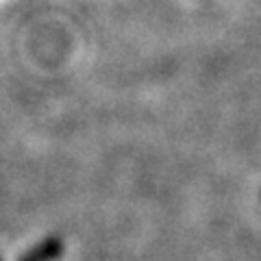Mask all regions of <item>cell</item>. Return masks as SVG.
I'll use <instances>...</instances> for the list:
<instances>
[{"mask_svg": "<svg viewBox=\"0 0 261 261\" xmlns=\"http://www.w3.org/2000/svg\"><path fill=\"white\" fill-rule=\"evenodd\" d=\"M63 255V242L59 238H48L42 244L24 252L20 261H57Z\"/></svg>", "mask_w": 261, "mask_h": 261, "instance_id": "1", "label": "cell"}, {"mask_svg": "<svg viewBox=\"0 0 261 261\" xmlns=\"http://www.w3.org/2000/svg\"><path fill=\"white\" fill-rule=\"evenodd\" d=\"M0 261H3V257H0Z\"/></svg>", "mask_w": 261, "mask_h": 261, "instance_id": "2", "label": "cell"}]
</instances>
